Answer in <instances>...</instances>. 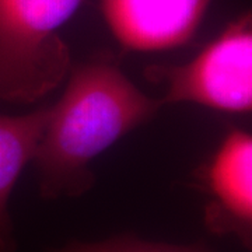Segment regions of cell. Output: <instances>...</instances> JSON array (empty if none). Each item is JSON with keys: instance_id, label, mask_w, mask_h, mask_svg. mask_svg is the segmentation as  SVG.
Wrapping results in <instances>:
<instances>
[{"instance_id": "obj_1", "label": "cell", "mask_w": 252, "mask_h": 252, "mask_svg": "<svg viewBox=\"0 0 252 252\" xmlns=\"http://www.w3.org/2000/svg\"><path fill=\"white\" fill-rule=\"evenodd\" d=\"M69 74L32 158L44 199L86 193L95 181L94 158L164 107L136 87L108 52L94 55Z\"/></svg>"}, {"instance_id": "obj_2", "label": "cell", "mask_w": 252, "mask_h": 252, "mask_svg": "<svg viewBox=\"0 0 252 252\" xmlns=\"http://www.w3.org/2000/svg\"><path fill=\"white\" fill-rule=\"evenodd\" d=\"M83 0H0V99L31 104L72 70L59 30Z\"/></svg>"}, {"instance_id": "obj_3", "label": "cell", "mask_w": 252, "mask_h": 252, "mask_svg": "<svg viewBox=\"0 0 252 252\" xmlns=\"http://www.w3.org/2000/svg\"><path fill=\"white\" fill-rule=\"evenodd\" d=\"M144 77L165 86L164 105L193 102L223 112L252 109V20L250 13L182 64H152Z\"/></svg>"}, {"instance_id": "obj_4", "label": "cell", "mask_w": 252, "mask_h": 252, "mask_svg": "<svg viewBox=\"0 0 252 252\" xmlns=\"http://www.w3.org/2000/svg\"><path fill=\"white\" fill-rule=\"evenodd\" d=\"M210 0H99L105 23L122 48L161 52L184 45L200 26Z\"/></svg>"}, {"instance_id": "obj_5", "label": "cell", "mask_w": 252, "mask_h": 252, "mask_svg": "<svg viewBox=\"0 0 252 252\" xmlns=\"http://www.w3.org/2000/svg\"><path fill=\"white\" fill-rule=\"evenodd\" d=\"M203 180L210 202L206 224L215 233H233L245 245L252 230V137L231 129L209 162Z\"/></svg>"}, {"instance_id": "obj_6", "label": "cell", "mask_w": 252, "mask_h": 252, "mask_svg": "<svg viewBox=\"0 0 252 252\" xmlns=\"http://www.w3.org/2000/svg\"><path fill=\"white\" fill-rule=\"evenodd\" d=\"M51 107L24 115L0 114V252H16L9 199L18 177L35 156Z\"/></svg>"}, {"instance_id": "obj_7", "label": "cell", "mask_w": 252, "mask_h": 252, "mask_svg": "<svg viewBox=\"0 0 252 252\" xmlns=\"http://www.w3.org/2000/svg\"><path fill=\"white\" fill-rule=\"evenodd\" d=\"M54 252H212L203 244L172 245V244L150 243L132 235H122L102 243H74Z\"/></svg>"}]
</instances>
